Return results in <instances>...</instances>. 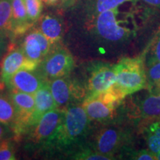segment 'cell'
Wrapping results in <instances>:
<instances>
[{
	"label": "cell",
	"instance_id": "cell-7",
	"mask_svg": "<svg viewBox=\"0 0 160 160\" xmlns=\"http://www.w3.org/2000/svg\"><path fill=\"white\" fill-rule=\"evenodd\" d=\"M74 58L67 48L62 46L52 50L40 65L41 74L46 80H52L69 75L74 68Z\"/></svg>",
	"mask_w": 160,
	"mask_h": 160
},
{
	"label": "cell",
	"instance_id": "cell-29",
	"mask_svg": "<svg viewBox=\"0 0 160 160\" xmlns=\"http://www.w3.org/2000/svg\"><path fill=\"white\" fill-rule=\"evenodd\" d=\"M8 126L0 122V143L4 141L9 133Z\"/></svg>",
	"mask_w": 160,
	"mask_h": 160
},
{
	"label": "cell",
	"instance_id": "cell-13",
	"mask_svg": "<svg viewBox=\"0 0 160 160\" xmlns=\"http://www.w3.org/2000/svg\"><path fill=\"white\" fill-rule=\"evenodd\" d=\"M33 96L35 99V107L29 119L28 128H33L40 118L48 111L58 108L50 89L49 81H45Z\"/></svg>",
	"mask_w": 160,
	"mask_h": 160
},
{
	"label": "cell",
	"instance_id": "cell-31",
	"mask_svg": "<svg viewBox=\"0 0 160 160\" xmlns=\"http://www.w3.org/2000/svg\"><path fill=\"white\" fill-rule=\"evenodd\" d=\"M5 37L0 33V57L2 55L5 50L6 47V42H5Z\"/></svg>",
	"mask_w": 160,
	"mask_h": 160
},
{
	"label": "cell",
	"instance_id": "cell-6",
	"mask_svg": "<svg viewBox=\"0 0 160 160\" xmlns=\"http://www.w3.org/2000/svg\"><path fill=\"white\" fill-rule=\"evenodd\" d=\"M49 86L58 108H65L81 101L82 102L87 94L84 83L68 75L51 80Z\"/></svg>",
	"mask_w": 160,
	"mask_h": 160
},
{
	"label": "cell",
	"instance_id": "cell-10",
	"mask_svg": "<svg viewBox=\"0 0 160 160\" xmlns=\"http://www.w3.org/2000/svg\"><path fill=\"white\" fill-rule=\"evenodd\" d=\"M63 109L56 108L48 111L32 128L31 139L33 143L45 145L54 134L61 123Z\"/></svg>",
	"mask_w": 160,
	"mask_h": 160
},
{
	"label": "cell",
	"instance_id": "cell-1",
	"mask_svg": "<svg viewBox=\"0 0 160 160\" xmlns=\"http://www.w3.org/2000/svg\"><path fill=\"white\" fill-rule=\"evenodd\" d=\"M141 0L128 2L113 9L85 19V27L102 53L113 59L137 39L152 16Z\"/></svg>",
	"mask_w": 160,
	"mask_h": 160
},
{
	"label": "cell",
	"instance_id": "cell-9",
	"mask_svg": "<svg viewBox=\"0 0 160 160\" xmlns=\"http://www.w3.org/2000/svg\"><path fill=\"white\" fill-rule=\"evenodd\" d=\"M82 106L91 122L103 125L119 121L117 119H119V109L121 105L108 104L94 97L85 98Z\"/></svg>",
	"mask_w": 160,
	"mask_h": 160
},
{
	"label": "cell",
	"instance_id": "cell-2",
	"mask_svg": "<svg viewBox=\"0 0 160 160\" xmlns=\"http://www.w3.org/2000/svg\"><path fill=\"white\" fill-rule=\"evenodd\" d=\"M63 109L61 123L45 146L57 150H70L83 145L91 129V121L82 105L71 104Z\"/></svg>",
	"mask_w": 160,
	"mask_h": 160
},
{
	"label": "cell",
	"instance_id": "cell-22",
	"mask_svg": "<svg viewBox=\"0 0 160 160\" xmlns=\"http://www.w3.org/2000/svg\"><path fill=\"white\" fill-rule=\"evenodd\" d=\"M160 62V28L156 33L148 47L147 65Z\"/></svg>",
	"mask_w": 160,
	"mask_h": 160
},
{
	"label": "cell",
	"instance_id": "cell-18",
	"mask_svg": "<svg viewBox=\"0 0 160 160\" xmlns=\"http://www.w3.org/2000/svg\"><path fill=\"white\" fill-rule=\"evenodd\" d=\"M22 48L28 59L39 64L41 62L43 59L41 47L33 31L30 32L24 39Z\"/></svg>",
	"mask_w": 160,
	"mask_h": 160
},
{
	"label": "cell",
	"instance_id": "cell-25",
	"mask_svg": "<svg viewBox=\"0 0 160 160\" xmlns=\"http://www.w3.org/2000/svg\"><path fill=\"white\" fill-rule=\"evenodd\" d=\"M125 157H128V159H129L134 160H157V156L151 153L148 149H142L137 151L131 149L126 153Z\"/></svg>",
	"mask_w": 160,
	"mask_h": 160
},
{
	"label": "cell",
	"instance_id": "cell-4",
	"mask_svg": "<svg viewBox=\"0 0 160 160\" xmlns=\"http://www.w3.org/2000/svg\"><path fill=\"white\" fill-rule=\"evenodd\" d=\"M115 71L114 85L125 97L148 86L145 65L141 58H122L115 64Z\"/></svg>",
	"mask_w": 160,
	"mask_h": 160
},
{
	"label": "cell",
	"instance_id": "cell-12",
	"mask_svg": "<svg viewBox=\"0 0 160 160\" xmlns=\"http://www.w3.org/2000/svg\"><path fill=\"white\" fill-rule=\"evenodd\" d=\"M45 81L42 75L36 73L35 70L21 69L12 76L6 85L11 91L34 94Z\"/></svg>",
	"mask_w": 160,
	"mask_h": 160
},
{
	"label": "cell",
	"instance_id": "cell-14",
	"mask_svg": "<svg viewBox=\"0 0 160 160\" xmlns=\"http://www.w3.org/2000/svg\"><path fill=\"white\" fill-rule=\"evenodd\" d=\"M52 45L58 43L63 34V25L59 18L45 14L40 19L39 28Z\"/></svg>",
	"mask_w": 160,
	"mask_h": 160
},
{
	"label": "cell",
	"instance_id": "cell-17",
	"mask_svg": "<svg viewBox=\"0 0 160 160\" xmlns=\"http://www.w3.org/2000/svg\"><path fill=\"white\" fill-rule=\"evenodd\" d=\"M0 33L5 37L13 33L12 0H0Z\"/></svg>",
	"mask_w": 160,
	"mask_h": 160
},
{
	"label": "cell",
	"instance_id": "cell-19",
	"mask_svg": "<svg viewBox=\"0 0 160 160\" xmlns=\"http://www.w3.org/2000/svg\"><path fill=\"white\" fill-rule=\"evenodd\" d=\"M17 119V111L11 98L0 95V122L12 128Z\"/></svg>",
	"mask_w": 160,
	"mask_h": 160
},
{
	"label": "cell",
	"instance_id": "cell-3",
	"mask_svg": "<svg viewBox=\"0 0 160 160\" xmlns=\"http://www.w3.org/2000/svg\"><path fill=\"white\" fill-rule=\"evenodd\" d=\"M102 125L88 143L93 151L112 160L124 157L133 149V134L130 128L121 125L119 121Z\"/></svg>",
	"mask_w": 160,
	"mask_h": 160
},
{
	"label": "cell",
	"instance_id": "cell-5",
	"mask_svg": "<svg viewBox=\"0 0 160 160\" xmlns=\"http://www.w3.org/2000/svg\"><path fill=\"white\" fill-rule=\"evenodd\" d=\"M117 80L115 64L98 60L92 62L86 69V78L84 82L86 97L99 95L114 85Z\"/></svg>",
	"mask_w": 160,
	"mask_h": 160
},
{
	"label": "cell",
	"instance_id": "cell-35",
	"mask_svg": "<svg viewBox=\"0 0 160 160\" xmlns=\"http://www.w3.org/2000/svg\"><path fill=\"white\" fill-rule=\"evenodd\" d=\"M41 1L42 2L46 3V4H47V2H48V0H41Z\"/></svg>",
	"mask_w": 160,
	"mask_h": 160
},
{
	"label": "cell",
	"instance_id": "cell-16",
	"mask_svg": "<svg viewBox=\"0 0 160 160\" xmlns=\"http://www.w3.org/2000/svg\"><path fill=\"white\" fill-rule=\"evenodd\" d=\"M13 13V34L19 35L25 33L32 24L28 18L24 0H12Z\"/></svg>",
	"mask_w": 160,
	"mask_h": 160
},
{
	"label": "cell",
	"instance_id": "cell-32",
	"mask_svg": "<svg viewBox=\"0 0 160 160\" xmlns=\"http://www.w3.org/2000/svg\"><path fill=\"white\" fill-rule=\"evenodd\" d=\"M60 0H48V5H56L59 2Z\"/></svg>",
	"mask_w": 160,
	"mask_h": 160
},
{
	"label": "cell",
	"instance_id": "cell-34",
	"mask_svg": "<svg viewBox=\"0 0 160 160\" xmlns=\"http://www.w3.org/2000/svg\"><path fill=\"white\" fill-rule=\"evenodd\" d=\"M61 1L62 3H65V2H67L68 1H69V0H61Z\"/></svg>",
	"mask_w": 160,
	"mask_h": 160
},
{
	"label": "cell",
	"instance_id": "cell-23",
	"mask_svg": "<svg viewBox=\"0 0 160 160\" xmlns=\"http://www.w3.org/2000/svg\"><path fill=\"white\" fill-rule=\"evenodd\" d=\"M148 71H146L148 86L151 87L160 85V62H156L147 65Z\"/></svg>",
	"mask_w": 160,
	"mask_h": 160
},
{
	"label": "cell",
	"instance_id": "cell-15",
	"mask_svg": "<svg viewBox=\"0 0 160 160\" xmlns=\"http://www.w3.org/2000/svg\"><path fill=\"white\" fill-rule=\"evenodd\" d=\"M131 1L136 0H84L82 9L85 19L93 17L104 11L113 9Z\"/></svg>",
	"mask_w": 160,
	"mask_h": 160
},
{
	"label": "cell",
	"instance_id": "cell-26",
	"mask_svg": "<svg viewBox=\"0 0 160 160\" xmlns=\"http://www.w3.org/2000/svg\"><path fill=\"white\" fill-rule=\"evenodd\" d=\"M15 151L10 141L4 140L0 143V160H15Z\"/></svg>",
	"mask_w": 160,
	"mask_h": 160
},
{
	"label": "cell",
	"instance_id": "cell-30",
	"mask_svg": "<svg viewBox=\"0 0 160 160\" xmlns=\"http://www.w3.org/2000/svg\"><path fill=\"white\" fill-rule=\"evenodd\" d=\"M141 1L151 8L160 10V0H141Z\"/></svg>",
	"mask_w": 160,
	"mask_h": 160
},
{
	"label": "cell",
	"instance_id": "cell-20",
	"mask_svg": "<svg viewBox=\"0 0 160 160\" xmlns=\"http://www.w3.org/2000/svg\"><path fill=\"white\" fill-rule=\"evenodd\" d=\"M71 155V159L77 160H111L109 157L97 153L88 145H81L76 148Z\"/></svg>",
	"mask_w": 160,
	"mask_h": 160
},
{
	"label": "cell",
	"instance_id": "cell-33",
	"mask_svg": "<svg viewBox=\"0 0 160 160\" xmlns=\"http://www.w3.org/2000/svg\"><path fill=\"white\" fill-rule=\"evenodd\" d=\"M157 160H160V151L157 154Z\"/></svg>",
	"mask_w": 160,
	"mask_h": 160
},
{
	"label": "cell",
	"instance_id": "cell-11",
	"mask_svg": "<svg viewBox=\"0 0 160 160\" xmlns=\"http://www.w3.org/2000/svg\"><path fill=\"white\" fill-rule=\"evenodd\" d=\"M39 63L28 59L22 48L10 51L2 60L0 77L1 81L6 85L12 76L21 69L35 70Z\"/></svg>",
	"mask_w": 160,
	"mask_h": 160
},
{
	"label": "cell",
	"instance_id": "cell-24",
	"mask_svg": "<svg viewBox=\"0 0 160 160\" xmlns=\"http://www.w3.org/2000/svg\"><path fill=\"white\" fill-rule=\"evenodd\" d=\"M139 132L142 133L145 138L148 145V149L157 156V153L160 151V138L154 133L148 131H145V130H141Z\"/></svg>",
	"mask_w": 160,
	"mask_h": 160
},
{
	"label": "cell",
	"instance_id": "cell-28",
	"mask_svg": "<svg viewBox=\"0 0 160 160\" xmlns=\"http://www.w3.org/2000/svg\"><path fill=\"white\" fill-rule=\"evenodd\" d=\"M33 33H34L35 37H37V40L39 41L40 47H41L42 53V56L44 58L48 54L50 51H51V47L53 45H52L51 42H50L49 40L45 37V35H44L39 29L33 30Z\"/></svg>",
	"mask_w": 160,
	"mask_h": 160
},
{
	"label": "cell",
	"instance_id": "cell-27",
	"mask_svg": "<svg viewBox=\"0 0 160 160\" xmlns=\"http://www.w3.org/2000/svg\"><path fill=\"white\" fill-rule=\"evenodd\" d=\"M138 128L139 131L141 130L148 131L160 138V119L141 122L139 123Z\"/></svg>",
	"mask_w": 160,
	"mask_h": 160
},
{
	"label": "cell",
	"instance_id": "cell-36",
	"mask_svg": "<svg viewBox=\"0 0 160 160\" xmlns=\"http://www.w3.org/2000/svg\"><path fill=\"white\" fill-rule=\"evenodd\" d=\"M159 91H160V85L159 86Z\"/></svg>",
	"mask_w": 160,
	"mask_h": 160
},
{
	"label": "cell",
	"instance_id": "cell-8",
	"mask_svg": "<svg viewBox=\"0 0 160 160\" xmlns=\"http://www.w3.org/2000/svg\"><path fill=\"white\" fill-rule=\"evenodd\" d=\"M122 110L125 117L139 122L160 119V94H150L137 102L133 100Z\"/></svg>",
	"mask_w": 160,
	"mask_h": 160
},
{
	"label": "cell",
	"instance_id": "cell-21",
	"mask_svg": "<svg viewBox=\"0 0 160 160\" xmlns=\"http://www.w3.org/2000/svg\"><path fill=\"white\" fill-rule=\"evenodd\" d=\"M27 11L28 18L31 24L39 19L42 11V2L41 0H24Z\"/></svg>",
	"mask_w": 160,
	"mask_h": 160
}]
</instances>
